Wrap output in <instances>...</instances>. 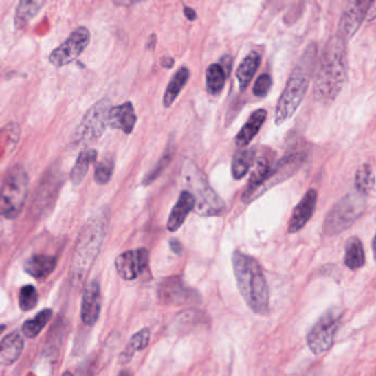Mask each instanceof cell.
<instances>
[{
  "label": "cell",
  "mask_w": 376,
  "mask_h": 376,
  "mask_svg": "<svg viewBox=\"0 0 376 376\" xmlns=\"http://www.w3.org/2000/svg\"><path fill=\"white\" fill-rule=\"evenodd\" d=\"M346 41L340 36H332L327 42L317 67L313 95L321 104L332 103L340 94L348 76Z\"/></svg>",
  "instance_id": "6da1fadb"
},
{
  "label": "cell",
  "mask_w": 376,
  "mask_h": 376,
  "mask_svg": "<svg viewBox=\"0 0 376 376\" xmlns=\"http://www.w3.org/2000/svg\"><path fill=\"white\" fill-rule=\"evenodd\" d=\"M232 265L237 287L246 305L256 315H267L269 289L261 264L247 254L235 251L232 255Z\"/></svg>",
  "instance_id": "7a4b0ae2"
},
{
  "label": "cell",
  "mask_w": 376,
  "mask_h": 376,
  "mask_svg": "<svg viewBox=\"0 0 376 376\" xmlns=\"http://www.w3.org/2000/svg\"><path fill=\"white\" fill-rule=\"evenodd\" d=\"M317 45L310 43L305 49L283 91L275 111V123L282 125L289 120L304 100L317 65Z\"/></svg>",
  "instance_id": "3957f363"
},
{
  "label": "cell",
  "mask_w": 376,
  "mask_h": 376,
  "mask_svg": "<svg viewBox=\"0 0 376 376\" xmlns=\"http://www.w3.org/2000/svg\"><path fill=\"white\" fill-rule=\"evenodd\" d=\"M105 233V213L100 212L89 220L78 236L71 263V280L73 284H82L84 279L87 278L89 269L100 253Z\"/></svg>",
  "instance_id": "277c9868"
},
{
  "label": "cell",
  "mask_w": 376,
  "mask_h": 376,
  "mask_svg": "<svg viewBox=\"0 0 376 376\" xmlns=\"http://www.w3.org/2000/svg\"><path fill=\"white\" fill-rule=\"evenodd\" d=\"M28 191V173L23 166H14L0 187V215L6 219L17 218L25 206Z\"/></svg>",
  "instance_id": "5b68a950"
},
{
  "label": "cell",
  "mask_w": 376,
  "mask_h": 376,
  "mask_svg": "<svg viewBox=\"0 0 376 376\" xmlns=\"http://www.w3.org/2000/svg\"><path fill=\"white\" fill-rule=\"evenodd\" d=\"M366 210V200L360 193H349L338 201L327 214L324 222V233L328 236L340 234L351 228Z\"/></svg>",
  "instance_id": "8992f818"
},
{
  "label": "cell",
  "mask_w": 376,
  "mask_h": 376,
  "mask_svg": "<svg viewBox=\"0 0 376 376\" xmlns=\"http://www.w3.org/2000/svg\"><path fill=\"white\" fill-rule=\"evenodd\" d=\"M184 168V179L192 189L189 192L192 193L195 198V212L203 217L223 214L226 209L225 204L214 192V190L210 187L203 173L192 162H188V166Z\"/></svg>",
  "instance_id": "52a82bcc"
},
{
  "label": "cell",
  "mask_w": 376,
  "mask_h": 376,
  "mask_svg": "<svg viewBox=\"0 0 376 376\" xmlns=\"http://www.w3.org/2000/svg\"><path fill=\"white\" fill-rule=\"evenodd\" d=\"M341 319L342 311L339 308H330L318 319L307 335V344L312 353H324L333 346Z\"/></svg>",
  "instance_id": "ba28073f"
},
{
  "label": "cell",
  "mask_w": 376,
  "mask_h": 376,
  "mask_svg": "<svg viewBox=\"0 0 376 376\" xmlns=\"http://www.w3.org/2000/svg\"><path fill=\"white\" fill-rule=\"evenodd\" d=\"M111 107L109 100L106 98L93 105L76 129L73 142L78 145H87L98 140L107 127V116Z\"/></svg>",
  "instance_id": "9c48e42d"
},
{
  "label": "cell",
  "mask_w": 376,
  "mask_h": 376,
  "mask_svg": "<svg viewBox=\"0 0 376 376\" xmlns=\"http://www.w3.org/2000/svg\"><path fill=\"white\" fill-rule=\"evenodd\" d=\"M91 40L89 31L85 27H78L61 45L54 49L49 56L50 63L61 67L70 65L81 56Z\"/></svg>",
  "instance_id": "30bf717a"
},
{
  "label": "cell",
  "mask_w": 376,
  "mask_h": 376,
  "mask_svg": "<svg viewBox=\"0 0 376 376\" xmlns=\"http://www.w3.org/2000/svg\"><path fill=\"white\" fill-rule=\"evenodd\" d=\"M158 297L162 304L182 306L199 300V295L179 276L162 279L158 286Z\"/></svg>",
  "instance_id": "8fae6325"
},
{
  "label": "cell",
  "mask_w": 376,
  "mask_h": 376,
  "mask_svg": "<svg viewBox=\"0 0 376 376\" xmlns=\"http://www.w3.org/2000/svg\"><path fill=\"white\" fill-rule=\"evenodd\" d=\"M373 5L374 1L368 0H355L349 3L341 17L338 36L344 41L351 39L368 16L370 7Z\"/></svg>",
  "instance_id": "7c38bea8"
},
{
  "label": "cell",
  "mask_w": 376,
  "mask_h": 376,
  "mask_svg": "<svg viewBox=\"0 0 376 376\" xmlns=\"http://www.w3.org/2000/svg\"><path fill=\"white\" fill-rule=\"evenodd\" d=\"M149 253L146 248H137L120 254L115 261L118 275L125 280H134L148 267Z\"/></svg>",
  "instance_id": "4fadbf2b"
},
{
  "label": "cell",
  "mask_w": 376,
  "mask_h": 376,
  "mask_svg": "<svg viewBox=\"0 0 376 376\" xmlns=\"http://www.w3.org/2000/svg\"><path fill=\"white\" fill-rule=\"evenodd\" d=\"M318 193L315 189H310L305 193L304 197L299 201V203L295 206L293 214L288 223V233L294 234L300 230L304 229L312 215L315 213L317 206Z\"/></svg>",
  "instance_id": "5bb4252c"
},
{
  "label": "cell",
  "mask_w": 376,
  "mask_h": 376,
  "mask_svg": "<svg viewBox=\"0 0 376 376\" xmlns=\"http://www.w3.org/2000/svg\"><path fill=\"white\" fill-rule=\"evenodd\" d=\"M102 307V294L100 284L96 280L89 283L84 290L82 299L81 317L87 326H94L100 318Z\"/></svg>",
  "instance_id": "9a60e30c"
},
{
  "label": "cell",
  "mask_w": 376,
  "mask_h": 376,
  "mask_svg": "<svg viewBox=\"0 0 376 376\" xmlns=\"http://www.w3.org/2000/svg\"><path fill=\"white\" fill-rule=\"evenodd\" d=\"M137 116L134 106L131 102H126L122 105L111 107L107 116V126L111 129H118L125 134H131L136 125Z\"/></svg>",
  "instance_id": "2e32d148"
},
{
  "label": "cell",
  "mask_w": 376,
  "mask_h": 376,
  "mask_svg": "<svg viewBox=\"0 0 376 376\" xmlns=\"http://www.w3.org/2000/svg\"><path fill=\"white\" fill-rule=\"evenodd\" d=\"M195 208V198L192 193L189 191H182L180 193L177 203L171 210L170 215L168 219L167 229L169 232L178 231L181 228L184 221L188 218L190 212L193 211Z\"/></svg>",
  "instance_id": "e0dca14e"
},
{
  "label": "cell",
  "mask_w": 376,
  "mask_h": 376,
  "mask_svg": "<svg viewBox=\"0 0 376 376\" xmlns=\"http://www.w3.org/2000/svg\"><path fill=\"white\" fill-rule=\"evenodd\" d=\"M23 337L19 332H12L0 341V365L8 366L14 364L23 353Z\"/></svg>",
  "instance_id": "ac0fdd59"
},
{
  "label": "cell",
  "mask_w": 376,
  "mask_h": 376,
  "mask_svg": "<svg viewBox=\"0 0 376 376\" xmlns=\"http://www.w3.org/2000/svg\"><path fill=\"white\" fill-rule=\"evenodd\" d=\"M266 118L267 112L265 109H256L255 112L252 113L245 125L243 126L235 138L237 147L244 148L250 145V142L258 134L259 129H262Z\"/></svg>",
  "instance_id": "d6986e66"
},
{
  "label": "cell",
  "mask_w": 376,
  "mask_h": 376,
  "mask_svg": "<svg viewBox=\"0 0 376 376\" xmlns=\"http://www.w3.org/2000/svg\"><path fill=\"white\" fill-rule=\"evenodd\" d=\"M25 271L34 278H45L56 267V258L50 255H34L25 262Z\"/></svg>",
  "instance_id": "ffe728a7"
},
{
  "label": "cell",
  "mask_w": 376,
  "mask_h": 376,
  "mask_svg": "<svg viewBox=\"0 0 376 376\" xmlns=\"http://www.w3.org/2000/svg\"><path fill=\"white\" fill-rule=\"evenodd\" d=\"M262 61V56L257 52H251L245 56V59L241 62L237 67L236 78L240 84L241 91L247 89L252 80L256 74L259 65Z\"/></svg>",
  "instance_id": "44dd1931"
},
{
  "label": "cell",
  "mask_w": 376,
  "mask_h": 376,
  "mask_svg": "<svg viewBox=\"0 0 376 376\" xmlns=\"http://www.w3.org/2000/svg\"><path fill=\"white\" fill-rule=\"evenodd\" d=\"M344 264L351 271H357L364 266V247L359 237L352 236L346 241Z\"/></svg>",
  "instance_id": "7402d4cb"
},
{
  "label": "cell",
  "mask_w": 376,
  "mask_h": 376,
  "mask_svg": "<svg viewBox=\"0 0 376 376\" xmlns=\"http://www.w3.org/2000/svg\"><path fill=\"white\" fill-rule=\"evenodd\" d=\"M255 156L256 153L253 148L241 149L234 153L232 159L231 173L235 180H241L246 176V173L251 169L255 162Z\"/></svg>",
  "instance_id": "603a6c76"
},
{
  "label": "cell",
  "mask_w": 376,
  "mask_h": 376,
  "mask_svg": "<svg viewBox=\"0 0 376 376\" xmlns=\"http://www.w3.org/2000/svg\"><path fill=\"white\" fill-rule=\"evenodd\" d=\"M151 339V331L147 328L140 330L131 338L127 346L124 349L120 355V364H127L131 362V359L138 351H142L149 343Z\"/></svg>",
  "instance_id": "cb8c5ba5"
},
{
  "label": "cell",
  "mask_w": 376,
  "mask_h": 376,
  "mask_svg": "<svg viewBox=\"0 0 376 376\" xmlns=\"http://www.w3.org/2000/svg\"><path fill=\"white\" fill-rule=\"evenodd\" d=\"M190 78V71L188 67H180L177 71L176 74L173 76L171 81L168 84L167 89H166L165 95H164V106L165 107H170L173 102L177 100L178 95L181 92L184 85L187 84L188 80Z\"/></svg>",
  "instance_id": "d4e9b609"
},
{
  "label": "cell",
  "mask_w": 376,
  "mask_h": 376,
  "mask_svg": "<svg viewBox=\"0 0 376 376\" xmlns=\"http://www.w3.org/2000/svg\"><path fill=\"white\" fill-rule=\"evenodd\" d=\"M96 157H98V153L94 149H89V151L80 153L78 159H76V165L72 168L70 173L71 181L73 182V184L78 186L83 181L87 171H89V166L96 160Z\"/></svg>",
  "instance_id": "484cf974"
},
{
  "label": "cell",
  "mask_w": 376,
  "mask_h": 376,
  "mask_svg": "<svg viewBox=\"0 0 376 376\" xmlns=\"http://www.w3.org/2000/svg\"><path fill=\"white\" fill-rule=\"evenodd\" d=\"M45 5V1H20L18 3L17 10H16V16H14V23L18 29H21L25 27L30 20L36 17L40 9Z\"/></svg>",
  "instance_id": "4316f807"
},
{
  "label": "cell",
  "mask_w": 376,
  "mask_h": 376,
  "mask_svg": "<svg viewBox=\"0 0 376 376\" xmlns=\"http://www.w3.org/2000/svg\"><path fill=\"white\" fill-rule=\"evenodd\" d=\"M206 91L211 95L222 92L225 85L226 74L219 63L210 65L206 70Z\"/></svg>",
  "instance_id": "83f0119b"
},
{
  "label": "cell",
  "mask_w": 376,
  "mask_h": 376,
  "mask_svg": "<svg viewBox=\"0 0 376 376\" xmlns=\"http://www.w3.org/2000/svg\"><path fill=\"white\" fill-rule=\"evenodd\" d=\"M51 318H52V310L43 309L32 319L25 321L23 326V331L25 337L34 339L36 335H39L40 332L51 320Z\"/></svg>",
  "instance_id": "f1b7e54d"
},
{
  "label": "cell",
  "mask_w": 376,
  "mask_h": 376,
  "mask_svg": "<svg viewBox=\"0 0 376 376\" xmlns=\"http://www.w3.org/2000/svg\"><path fill=\"white\" fill-rule=\"evenodd\" d=\"M374 182H375V178H374L373 168L370 164H365V165L361 166L355 173V179H354V184H355V189H357V193L362 195H368L374 188Z\"/></svg>",
  "instance_id": "f546056e"
},
{
  "label": "cell",
  "mask_w": 376,
  "mask_h": 376,
  "mask_svg": "<svg viewBox=\"0 0 376 376\" xmlns=\"http://www.w3.org/2000/svg\"><path fill=\"white\" fill-rule=\"evenodd\" d=\"M114 159L111 157L102 159L95 168V182L98 184H106L109 182L114 173Z\"/></svg>",
  "instance_id": "4dcf8cb0"
},
{
  "label": "cell",
  "mask_w": 376,
  "mask_h": 376,
  "mask_svg": "<svg viewBox=\"0 0 376 376\" xmlns=\"http://www.w3.org/2000/svg\"><path fill=\"white\" fill-rule=\"evenodd\" d=\"M38 302V293L32 285H25L19 293V307L23 311L34 309Z\"/></svg>",
  "instance_id": "1f68e13d"
},
{
  "label": "cell",
  "mask_w": 376,
  "mask_h": 376,
  "mask_svg": "<svg viewBox=\"0 0 376 376\" xmlns=\"http://www.w3.org/2000/svg\"><path fill=\"white\" fill-rule=\"evenodd\" d=\"M173 148H171L170 146H168L167 149H166V153L162 155L158 164H157L153 170L146 176L145 180H144V184H151V182L155 181V180L162 175V171L165 170L166 168L168 167V165L170 164L171 159H173Z\"/></svg>",
  "instance_id": "d6a6232c"
},
{
  "label": "cell",
  "mask_w": 376,
  "mask_h": 376,
  "mask_svg": "<svg viewBox=\"0 0 376 376\" xmlns=\"http://www.w3.org/2000/svg\"><path fill=\"white\" fill-rule=\"evenodd\" d=\"M272 84H273V82H272L271 76L267 73L262 74L254 84L253 94L257 98H265L269 92Z\"/></svg>",
  "instance_id": "836d02e7"
},
{
  "label": "cell",
  "mask_w": 376,
  "mask_h": 376,
  "mask_svg": "<svg viewBox=\"0 0 376 376\" xmlns=\"http://www.w3.org/2000/svg\"><path fill=\"white\" fill-rule=\"evenodd\" d=\"M169 245H170L171 250H173V253H176V254L181 253L182 244L181 243L179 242L178 240H176V239H173V240H170V243H169Z\"/></svg>",
  "instance_id": "e575fe53"
},
{
  "label": "cell",
  "mask_w": 376,
  "mask_h": 376,
  "mask_svg": "<svg viewBox=\"0 0 376 376\" xmlns=\"http://www.w3.org/2000/svg\"><path fill=\"white\" fill-rule=\"evenodd\" d=\"M184 14H186V17H187L188 19L191 20V21L197 19V12H195L192 8H189V7H184Z\"/></svg>",
  "instance_id": "d590c367"
},
{
  "label": "cell",
  "mask_w": 376,
  "mask_h": 376,
  "mask_svg": "<svg viewBox=\"0 0 376 376\" xmlns=\"http://www.w3.org/2000/svg\"><path fill=\"white\" fill-rule=\"evenodd\" d=\"M78 376H93L92 368L89 365H85L82 368V371H80Z\"/></svg>",
  "instance_id": "8d00e7d4"
},
{
  "label": "cell",
  "mask_w": 376,
  "mask_h": 376,
  "mask_svg": "<svg viewBox=\"0 0 376 376\" xmlns=\"http://www.w3.org/2000/svg\"><path fill=\"white\" fill-rule=\"evenodd\" d=\"M162 67L170 69V67L173 65V60L171 59V58H168V56H165V58H162Z\"/></svg>",
  "instance_id": "74e56055"
},
{
  "label": "cell",
  "mask_w": 376,
  "mask_h": 376,
  "mask_svg": "<svg viewBox=\"0 0 376 376\" xmlns=\"http://www.w3.org/2000/svg\"><path fill=\"white\" fill-rule=\"evenodd\" d=\"M118 376H134L133 375V373H131V371L129 370H124L120 372V374H118Z\"/></svg>",
  "instance_id": "f35d334b"
},
{
  "label": "cell",
  "mask_w": 376,
  "mask_h": 376,
  "mask_svg": "<svg viewBox=\"0 0 376 376\" xmlns=\"http://www.w3.org/2000/svg\"><path fill=\"white\" fill-rule=\"evenodd\" d=\"M5 329H6V326H3V324H0V335H1L3 331H5Z\"/></svg>",
  "instance_id": "ab89813d"
},
{
  "label": "cell",
  "mask_w": 376,
  "mask_h": 376,
  "mask_svg": "<svg viewBox=\"0 0 376 376\" xmlns=\"http://www.w3.org/2000/svg\"><path fill=\"white\" fill-rule=\"evenodd\" d=\"M62 376H73V374L71 373L70 371H67L65 373L62 374Z\"/></svg>",
  "instance_id": "60d3db41"
}]
</instances>
